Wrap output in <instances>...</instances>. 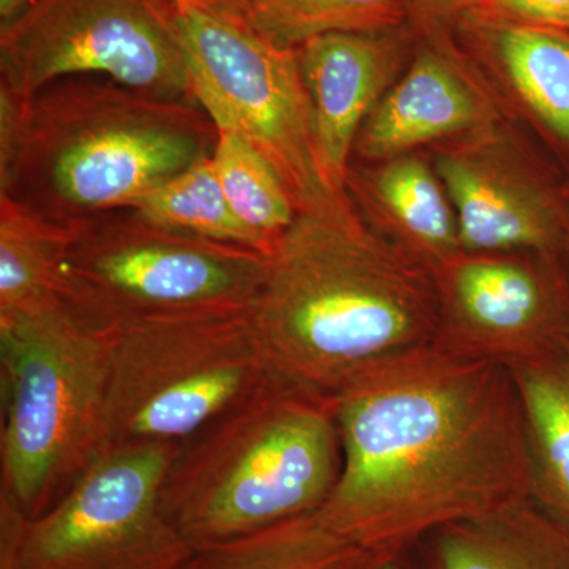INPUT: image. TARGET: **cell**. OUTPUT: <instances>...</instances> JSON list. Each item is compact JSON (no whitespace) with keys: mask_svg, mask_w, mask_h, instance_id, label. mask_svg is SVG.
Wrapping results in <instances>:
<instances>
[{"mask_svg":"<svg viewBox=\"0 0 569 569\" xmlns=\"http://www.w3.org/2000/svg\"><path fill=\"white\" fill-rule=\"evenodd\" d=\"M498 50L522 99L569 148V36L518 26L500 32Z\"/></svg>","mask_w":569,"mask_h":569,"instance_id":"22","label":"cell"},{"mask_svg":"<svg viewBox=\"0 0 569 569\" xmlns=\"http://www.w3.org/2000/svg\"><path fill=\"white\" fill-rule=\"evenodd\" d=\"M328 569H408L403 559L378 561L373 565H359L353 561L340 559Z\"/></svg>","mask_w":569,"mask_h":569,"instance_id":"27","label":"cell"},{"mask_svg":"<svg viewBox=\"0 0 569 569\" xmlns=\"http://www.w3.org/2000/svg\"><path fill=\"white\" fill-rule=\"evenodd\" d=\"M216 144L197 103L108 78H63L28 102L0 92V194L56 222L130 209Z\"/></svg>","mask_w":569,"mask_h":569,"instance_id":"3","label":"cell"},{"mask_svg":"<svg viewBox=\"0 0 569 569\" xmlns=\"http://www.w3.org/2000/svg\"><path fill=\"white\" fill-rule=\"evenodd\" d=\"M70 312L97 328L197 310H252L266 254L170 230L132 209L70 220Z\"/></svg>","mask_w":569,"mask_h":569,"instance_id":"7","label":"cell"},{"mask_svg":"<svg viewBox=\"0 0 569 569\" xmlns=\"http://www.w3.org/2000/svg\"><path fill=\"white\" fill-rule=\"evenodd\" d=\"M400 0H252L250 26L283 48L326 33H378L402 20Z\"/></svg>","mask_w":569,"mask_h":569,"instance_id":"23","label":"cell"},{"mask_svg":"<svg viewBox=\"0 0 569 569\" xmlns=\"http://www.w3.org/2000/svg\"><path fill=\"white\" fill-rule=\"evenodd\" d=\"M373 186L415 257L436 269L460 252L458 219L440 182L421 160H395L377 174Z\"/></svg>","mask_w":569,"mask_h":569,"instance_id":"19","label":"cell"},{"mask_svg":"<svg viewBox=\"0 0 569 569\" xmlns=\"http://www.w3.org/2000/svg\"><path fill=\"white\" fill-rule=\"evenodd\" d=\"M70 77L197 103L174 0H36L0 26V92L28 102Z\"/></svg>","mask_w":569,"mask_h":569,"instance_id":"10","label":"cell"},{"mask_svg":"<svg viewBox=\"0 0 569 569\" xmlns=\"http://www.w3.org/2000/svg\"><path fill=\"white\" fill-rule=\"evenodd\" d=\"M197 2L227 17L246 18L252 0H197Z\"/></svg>","mask_w":569,"mask_h":569,"instance_id":"25","label":"cell"},{"mask_svg":"<svg viewBox=\"0 0 569 569\" xmlns=\"http://www.w3.org/2000/svg\"><path fill=\"white\" fill-rule=\"evenodd\" d=\"M250 317L272 378L335 397L370 367L432 346L436 272L343 194L296 213L266 254Z\"/></svg>","mask_w":569,"mask_h":569,"instance_id":"2","label":"cell"},{"mask_svg":"<svg viewBox=\"0 0 569 569\" xmlns=\"http://www.w3.org/2000/svg\"><path fill=\"white\" fill-rule=\"evenodd\" d=\"M181 448L108 449L36 519L0 497V569H186L193 549L160 507Z\"/></svg>","mask_w":569,"mask_h":569,"instance_id":"8","label":"cell"},{"mask_svg":"<svg viewBox=\"0 0 569 569\" xmlns=\"http://www.w3.org/2000/svg\"><path fill=\"white\" fill-rule=\"evenodd\" d=\"M347 549L317 512L197 550L187 569H328Z\"/></svg>","mask_w":569,"mask_h":569,"instance_id":"20","label":"cell"},{"mask_svg":"<svg viewBox=\"0 0 569 569\" xmlns=\"http://www.w3.org/2000/svg\"><path fill=\"white\" fill-rule=\"evenodd\" d=\"M509 370L526 415L533 498L569 526V335L533 361Z\"/></svg>","mask_w":569,"mask_h":569,"instance_id":"16","label":"cell"},{"mask_svg":"<svg viewBox=\"0 0 569 569\" xmlns=\"http://www.w3.org/2000/svg\"><path fill=\"white\" fill-rule=\"evenodd\" d=\"M408 569H569V526L533 497L427 535Z\"/></svg>","mask_w":569,"mask_h":569,"instance_id":"14","label":"cell"},{"mask_svg":"<svg viewBox=\"0 0 569 569\" xmlns=\"http://www.w3.org/2000/svg\"><path fill=\"white\" fill-rule=\"evenodd\" d=\"M561 253L459 252L433 269L432 347L515 369L569 335V269Z\"/></svg>","mask_w":569,"mask_h":569,"instance_id":"11","label":"cell"},{"mask_svg":"<svg viewBox=\"0 0 569 569\" xmlns=\"http://www.w3.org/2000/svg\"><path fill=\"white\" fill-rule=\"evenodd\" d=\"M116 328L67 309L0 316L2 489L39 518L102 455Z\"/></svg>","mask_w":569,"mask_h":569,"instance_id":"5","label":"cell"},{"mask_svg":"<svg viewBox=\"0 0 569 569\" xmlns=\"http://www.w3.org/2000/svg\"><path fill=\"white\" fill-rule=\"evenodd\" d=\"M132 211L181 233L244 246L268 254L271 246L241 222L224 194L211 156L144 194Z\"/></svg>","mask_w":569,"mask_h":569,"instance_id":"18","label":"cell"},{"mask_svg":"<svg viewBox=\"0 0 569 569\" xmlns=\"http://www.w3.org/2000/svg\"><path fill=\"white\" fill-rule=\"evenodd\" d=\"M194 102L216 129L244 138L276 168L296 209L343 197L318 168L313 107L296 48L272 43L246 18L174 0Z\"/></svg>","mask_w":569,"mask_h":569,"instance_id":"9","label":"cell"},{"mask_svg":"<svg viewBox=\"0 0 569 569\" xmlns=\"http://www.w3.org/2000/svg\"><path fill=\"white\" fill-rule=\"evenodd\" d=\"M473 93L447 63L421 54L362 127L356 149L367 159H388L460 132L478 121Z\"/></svg>","mask_w":569,"mask_h":569,"instance_id":"15","label":"cell"},{"mask_svg":"<svg viewBox=\"0 0 569 569\" xmlns=\"http://www.w3.org/2000/svg\"><path fill=\"white\" fill-rule=\"evenodd\" d=\"M437 167L458 211L460 252L565 254L559 193L468 157L445 156Z\"/></svg>","mask_w":569,"mask_h":569,"instance_id":"13","label":"cell"},{"mask_svg":"<svg viewBox=\"0 0 569 569\" xmlns=\"http://www.w3.org/2000/svg\"><path fill=\"white\" fill-rule=\"evenodd\" d=\"M342 468L318 509L359 565L403 559L440 527L533 497V462L508 367L419 348L335 397Z\"/></svg>","mask_w":569,"mask_h":569,"instance_id":"1","label":"cell"},{"mask_svg":"<svg viewBox=\"0 0 569 569\" xmlns=\"http://www.w3.org/2000/svg\"><path fill=\"white\" fill-rule=\"evenodd\" d=\"M505 10L533 22L535 28L569 33V0H496Z\"/></svg>","mask_w":569,"mask_h":569,"instance_id":"24","label":"cell"},{"mask_svg":"<svg viewBox=\"0 0 569 569\" xmlns=\"http://www.w3.org/2000/svg\"><path fill=\"white\" fill-rule=\"evenodd\" d=\"M271 378L250 310L164 313L119 325L102 452L183 445Z\"/></svg>","mask_w":569,"mask_h":569,"instance_id":"6","label":"cell"},{"mask_svg":"<svg viewBox=\"0 0 569 569\" xmlns=\"http://www.w3.org/2000/svg\"><path fill=\"white\" fill-rule=\"evenodd\" d=\"M426 2L436 7H449L452 6V3L458 2V0H426Z\"/></svg>","mask_w":569,"mask_h":569,"instance_id":"29","label":"cell"},{"mask_svg":"<svg viewBox=\"0 0 569 569\" xmlns=\"http://www.w3.org/2000/svg\"><path fill=\"white\" fill-rule=\"evenodd\" d=\"M561 212H563L565 257L569 258V190L561 197Z\"/></svg>","mask_w":569,"mask_h":569,"instance_id":"28","label":"cell"},{"mask_svg":"<svg viewBox=\"0 0 569 569\" xmlns=\"http://www.w3.org/2000/svg\"><path fill=\"white\" fill-rule=\"evenodd\" d=\"M186 569H187V567H186Z\"/></svg>","mask_w":569,"mask_h":569,"instance_id":"30","label":"cell"},{"mask_svg":"<svg viewBox=\"0 0 569 569\" xmlns=\"http://www.w3.org/2000/svg\"><path fill=\"white\" fill-rule=\"evenodd\" d=\"M69 224L0 194V316L67 309Z\"/></svg>","mask_w":569,"mask_h":569,"instance_id":"17","label":"cell"},{"mask_svg":"<svg viewBox=\"0 0 569 569\" xmlns=\"http://www.w3.org/2000/svg\"><path fill=\"white\" fill-rule=\"evenodd\" d=\"M378 33H326L296 48L312 100L318 168L335 194H346L351 149L395 71V48Z\"/></svg>","mask_w":569,"mask_h":569,"instance_id":"12","label":"cell"},{"mask_svg":"<svg viewBox=\"0 0 569 569\" xmlns=\"http://www.w3.org/2000/svg\"><path fill=\"white\" fill-rule=\"evenodd\" d=\"M33 2L36 0H0V26L17 20Z\"/></svg>","mask_w":569,"mask_h":569,"instance_id":"26","label":"cell"},{"mask_svg":"<svg viewBox=\"0 0 569 569\" xmlns=\"http://www.w3.org/2000/svg\"><path fill=\"white\" fill-rule=\"evenodd\" d=\"M211 159L236 216L272 249L298 213L276 168L244 138L223 129L217 130Z\"/></svg>","mask_w":569,"mask_h":569,"instance_id":"21","label":"cell"},{"mask_svg":"<svg viewBox=\"0 0 569 569\" xmlns=\"http://www.w3.org/2000/svg\"><path fill=\"white\" fill-rule=\"evenodd\" d=\"M340 468L332 397L271 378L182 445L160 507L197 552L318 511Z\"/></svg>","mask_w":569,"mask_h":569,"instance_id":"4","label":"cell"}]
</instances>
